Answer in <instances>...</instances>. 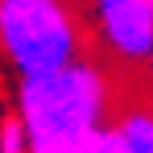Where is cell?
Masks as SVG:
<instances>
[{
	"mask_svg": "<svg viewBox=\"0 0 153 153\" xmlns=\"http://www.w3.org/2000/svg\"><path fill=\"white\" fill-rule=\"evenodd\" d=\"M108 79L100 75V66L83 58L21 79L17 95V116L29 132V153H75L79 141L108 120Z\"/></svg>",
	"mask_w": 153,
	"mask_h": 153,
	"instance_id": "cell-1",
	"label": "cell"
},
{
	"mask_svg": "<svg viewBox=\"0 0 153 153\" xmlns=\"http://www.w3.org/2000/svg\"><path fill=\"white\" fill-rule=\"evenodd\" d=\"M0 50L21 79L79 58V21L66 0H0Z\"/></svg>",
	"mask_w": 153,
	"mask_h": 153,
	"instance_id": "cell-2",
	"label": "cell"
},
{
	"mask_svg": "<svg viewBox=\"0 0 153 153\" xmlns=\"http://www.w3.org/2000/svg\"><path fill=\"white\" fill-rule=\"evenodd\" d=\"M95 29L116 58L145 62L153 46V8L149 0H95Z\"/></svg>",
	"mask_w": 153,
	"mask_h": 153,
	"instance_id": "cell-3",
	"label": "cell"
},
{
	"mask_svg": "<svg viewBox=\"0 0 153 153\" xmlns=\"http://www.w3.org/2000/svg\"><path fill=\"white\" fill-rule=\"evenodd\" d=\"M120 132L132 153H153V112H124Z\"/></svg>",
	"mask_w": 153,
	"mask_h": 153,
	"instance_id": "cell-4",
	"label": "cell"
},
{
	"mask_svg": "<svg viewBox=\"0 0 153 153\" xmlns=\"http://www.w3.org/2000/svg\"><path fill=\"white\" fill-rule=\"evenodd\" d=\"M75 153H132V149H128V141H124V132H120V124H116V128L100 124V128H91V132L79 141Z\"/></svg>",
	"mask_w": 153,
	"mask_h": 153,
	"instance_id": "cell-5",
	"label": "cell"
},
{
	"mask_svg": "<svg viewBox=\"0 0 153 153\" xmlns=\"http://www.w3.org/2000/svg\"><path fill=\"white\" fill-rule=\"evenodd\" d=\"M0 153H29V132L21 116H4L0 120Z\"/></svg>",
	"mask_w": 153,
	"mask_h": 153,
	"instance_id": "cell-6",
	"label": "cell"
},
{
	"mask_svg": "<svg viewBox=\"0 0 153 153\" xmlns=\"http://www.w3.org/2000/svg\"><path fill=\"white\" fill-rule=\"evenodd\" d=\"M145 62H149V71H153V46H149V54H145Z\"/></svg>",
	"mask_w": 153,
	"mask_h": 153,
	"instance_id": "cell-7",
	"label": "cell"
},
{
	"mask_svg": "<svg viewBox=\"0 0 153 153\" xmlns=\"http://www.w3.org/2000/svg\"><path fill=\"white\" fill-rule=\"evenodd\" d=\"M149 8H153V0H149Z\"/></svg>",
	"mask_w": 153,
	"mask_h": 153,
	"instance_id": "cell-8",
	"label": "cell"
}]
</instances>
